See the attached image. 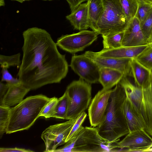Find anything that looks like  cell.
I'll list each match as a JSON object with an SVG mask.
<instances>
[{
    "label": "cell",
    "instance_id": "10",
    "mask_svg": "<svg viewBox=\"0 0 152 152\" xmlns=\"http://www.w3.org/2000/svg\"><path fill=\"white\" fill-rule=\"evenodd\" d=\"M80 78L91 84L99 82L100 67L83 54L74 55L69 65Z\"/></svg>",
    "mask_w": 152,
    "mask_h": 152
},
{
    "label": "cell",
    "instance_id": "22",
    "mask_svg": "<svg viewBox=\"0 0 152 152\" xmlns=\"http://www.w3.org/2000/svg\"><path fill=\"white\" fill-rule=\"evenodd\" d=\"M126 19L130 23L135 17L138 10L139 0H120Z\"/></svg>",
    "mask_w": 152,
    "mask_h": 152
},
{
    "label": "cell",
    "instance_id": "1",
    "mask_svg": "<svg viewBox=\"0 0 152 152\" xmlns=\"http://www.w3.org/2000/svg\"><path fill=\"white\" fill-rule=\"evenodd\" d=\"M23 36V56L17 74L21 83L31 90L60 83L67 75L68 64L50 34L32 27L24 31Z\"/></svg>",
    "mask_w": 152,
    "mask_h": 152
},
{
    "label": "cell",
    "instance_id": "28",
    "mask_svg": "<svg viewBox=\"0 0 152 152\" xmlns=\"http://www.w3.org/2000/svg\"><path fill=\"white\" fill-rule=\"evenodd\" d=\"M87 114L84 111L77 117L66 140V143L74 138L83 128L82 125L86 117Z\"/></svg>",
    "mask_w": 152,
    "mask_h": 152
},
{
    "label": "cell",
    "instance_id": "6",
    "mask_svg": "<svg viewBox=\"0 0 152 152\" xmlns=\"http://www.w3.org/2000/svg\"><path fill=\"white\" fill-rule=\"evenodd\" d=\"M104 9L94 31L102 35L124 32L130 23L126 19L120 0H102Z\"/></svg>",
    "mask_w": 152,
    "mask_h": 152
},
{
    "label": "cell",
    "instance_id": "13",
    "mask_svg": "<svg viewBox=\"0 0 152 152\" xmlns=\"http://www.w3.org/2000/svg\"><path fill=\"white\" fill-rule=\"evenodd\" d=\"M151 137L145 130H140L129 132L122 140L115 143L122 148L145 150L152 148Z\"/></svg>",
    "mask_w": 152,
    "mask_h": 152
},
{
    "label": "cell",
    "instance_id": "8",
    "mask_svg": "<svg viewBox=\"0 0 152 152\" xmlns=\"http://www.w3.org/2000/svg\"><path fill=\"white\" fill-rule=\"evenodd\" d=\"M96 31L84 30L79 32L62 35L58 38L56 44L62 50L71 53L83 50L97 38Z\"/></svg>",
    "mask_w": 152,
    "mask_h": 152
},
{
    "label": "cell",
    "instance_id": "29",
    "mask_svg": "<svg viewBox=\"0 0 152 152\" xmlns=\"http://www.w3.org/2000/svg\"><path fill=\"white\" fill-rule=\"evenodd\" d=\"M143 34L148 42L152 37V9L145 20L140 23Z\"/></svg>",
    "mask_w": 152,
    "mask_h": 152
},
{
    "label": "cell",
    "instance_id": "12",
    "mask_svg": "<svg viewBox=\"0 0 152 152\" xmlns=\"http://www.w3.org/2000/svg\"><path fill=\"white\" fill-rule=\"evenodd\" d=\"M83 54L100 67L108 68L117 70L122 73L124 76H132L131 65L133 58L103 57L97 55L94 52L91 51H86Z\"/></svg>",
    "mask_w": 152,
    "mask_h": 152
},
{
    "label": "cell",
    "instance_id": "7",
    "mask_svg": "<svg viewBox=\"0 0 152 152\" xmlns=\"http://www.w3.org/2000/svg\"><path fill=\"white\" fill-rule=\"evenodd\" d=\"M91 84L80 78L67 87L69 105L66 120L75 119L88 108L91 99Z\"/></svg>",
    "mask_w": 152,
    "mask_h": 152
},
{
    "label": "cell",
    "instance_id": "16",
    "mask_svg": "<svg viewBox=\"0 0 152 152\" xmlns=\"http://www.w3.org/2000/svg\"><path fill=\"white\" fill-rule=\"evenodd\" d=\"M7 84L9 86L8 90L0 103V105L10 107L17 104L23 100L25 96L31 90L21 83L17 84Z\"/></svg>",
    "mask_w": 152,
    "mask_h": 152
},
{
    "label": "cell",
    "instance_id": "34",
    "mask_svg": "<svg viewBox=\"0 0 152 152\" xmlns=\"http://www.w3.org/2000/svg\"><path fill=\"white\" fill-rule=\"evenodd\" d=\"M68 3L72 11L77 8L80 4L87 0H66Z\"/></svg>",
    "mask_w": 152,
    "mask_h": 152
},
{
    "label": "cell",
    "instance_id": "3",
    "mask_svg": "<svg viewBox=\"0 0 152 152\" xmlns=\"http://www.w3.org/2000/svg\"><path fill=\"white\" fill-rule=\"evenodd\" d=\"M119 83L126 97L143 125L145 130L152 137V70L148 78L141 87L134 84L128 77L124 76Z\"/></svg>",
    "mask_w": 152,
    "mask_h": 152
},
{
    "label": "cell",
    "instance_id": "21",
    "mask_svg": "<svg viewBox=\"0 0 152 152\" xmlns=\"http://www.w3.org/2000/svg\"><path fill=\"white\" fill-rule=\"evenodd\" d=\"M131 77L137 86L142 87L148 78L150 71L138 63L135 59H132L131 65Z\"/></svg>",
    "mask_w": 152,
    "mask_h": 152
},
{
    "label": "cell",
    "instance_id": "41",
    "mask_svg": "<svg viewBox=\"0 0 152 152\" xmlns=\"http://www.w3.org/2000/svg\"><path fill=\"white\" fill-rule=\"evenodd\" d=\"M42 1H52L53 0H42Z\"/></svg>",
    "mask_w": 152,
    "mask_h": 152
},
{
    "label": "cell",
    "instance_id": "20",
    "mask_svg": "<svg viewBox=\"0 0 152 152\" xmlns=\"http://www.w3.org/2000/svg\"><path fill=\"white\" fill-rule=\"evenodd\" d=\"M124 110L129 132L144 129V126L133 108L131 102L126 97Z\"/></svg>",
    "mask_w": 152,
    "mask_h": 152
},
{
    "label": "cell",
    "instance_id": "35",
    "mask_svg": "<svg viewBox=\"0 0 152 152\" xmlns=\"http://www.w3.org/2000/svg\"><path fill=\"white\" fill-rule=\"evenodd\" d=\"M8 85L7 83H4L1 81L0 83V103H1L3 99L7 93L8 89Z\"/></svg>",
    "mask_w": 152,
    "mask_h": 152
},
{
    "label": "cell",
    "instance_id": "32",
    "mask_svg": "<svg viewBox=\"0 0 152 152\" xmlns=\"http://www.w3.org/2000/svg\"><path fill=\"white\" fill-rule=\"evenodd\" d=\"M7 69L8 68L6 67L2 68L1 81H5L9 84H17L21 83L19 79L13 77L8 71Z\"/></svg>",
    "mask_w": 152,
    "mask_h": 152
},
{
    "label": "cell",
    "instance_id": "2",
    "mask_svg": "<svg viewBox=\"0 0 152 152\" xmlns=\"http://www.w3.org/2000/svg\"><path fill=\"white\" fill-rule=\"evenodd\" d=\"M126 95L121 84L112 89L104 118L96 127L100 135L110 144L129 132L124 110Z\"/></svg>",
    "mask_w": 152,
    "mask_h": 152
},
{
    "label": "cell",
    "instance_id": "18",
    "mask_svg": "<svg viewBox=\"0 0 152 152\" xmlns=\"http://www.w3.org/2000/svg\"><path fill=\"white\" fill-rule=\"evenodd\" d=\"M124 75L116 70L108 68L101 67L99 69V82L104 90H109L120 82Z\"/></svg>",
    "mask_w": 152,
    "mask_h": 152
},
{
    "label": "cell",
    "instance_id": "30",
    "mask_svg": "<svg viewBox=\"0 0 152 152\" xmlns=\"http://www.w3.org/2000/svg\"><path fill=\"white\" fill-rule=\"evenodd\" d=\"M139 1V7L136 17L140 23L145 20L152 9V4L146 3Z\"/></svg>",
    "mask_w": 152,
    "mask_h": 152
},
{
    "label": "cell",
    "instance_id": "17",
    "mask_svg": "<svg viewBox=\"0 0 152 152\" xmlns=\"http://www.w3.org/2000/svg\"><path fill=\"white\" fill-rule=\"evenodd\" d=\"M66 18L75 29L81 31L89 28L87 3L80 4Z\"/></svg>",
    "mask_w": 152,
    "mask_h": 152
},
{
    "label": "cell",
    "instance_id": "11",
    "mask_svg": "<svg viewBox=\"0 0 152 152\" xmlns=\"http://www.w3.org/2000/svg\"><path fill=\"white\" fill-rule=\"evenodd\" d=\"M112 89L99 91L88 107V115L91 126L97 127L103 121Z\"/></svg>",
    "mask_w": 152,
    "mask_h": 152
},
{
    "label": "cell",
    "instance_id": "33",
    "mask_svg": "<svg viewBox=\"0 0 152 152\" xmlns=\"http://www.w3.org/2000/svg\"><path fill=\"white\" fill-rule=\"evenodd\" d=\"M34 151L29 149H26L22 148H0V152H32Z\"/></svg>",
    "mask_w": 152,
    "mask_h": 152
},
{
    "label": "cell",
    "instance_id": "36",
    "mask_svg": "<svg viewBox=\"0 0 152 152\" xmlns=\"http://www.w3.org/2000/svg\"><path fill=\"white\" fill-rule=\"evenodd\" d=\"M142 1L145 3L152 4V0H139Z\"/></svg>",
    "mask_w": 152,
    "mask_h": 152
},
{
    "label": "cell",
    "instance_id": "37",
    "mask_svg": "<svg viewBox=\"0 0 152 152\" xmlns=\"http://www.w3.org/2000/svg\"><path fill=\"white\" fill-rule=\"evenodd\" d=\"M12 1H15L19 2L20 3H23L24 1H29L31 0H10Z\"/></svg>",
    "mask_w": 152,
    "mask_h": 152
},
{
    "label": "cell",
    "instance_id": "24",
    "mask_svg": "<svg viewBox=\"0 0 152 152\" xmlns=\"http://www.w3.org/2000/svg\"><path fill=\"white\" fill-rule=\"evenodd\" d=\"M69 105L68 99L66 91L63 96L58 99L55 112L52 117L66 119Z\"/></svg>",
    "mask_w": 152,
    "mask_h": 152
},
{
    "label": "cell",
    "instance_id": "25",
    "mask_svg": "<svg viewBox=\"0 0 152 152\" xmlns=\"http://www.w3.org/2000/svg\"><path fill=\"white\" fill-rule=\"evenodd\" d=\"M134 59L147 69L152 70V45H148Z\"/></svg>",
    "mask_w": 152,
    "mask_h": 152
},
{
    "label": "cell",
    "instance_id": "4",
    "mask_svg": "<svg viewBox=\"0 0 152 152\" xmlns=\"http://www.w3.org/2000/svg\"><path fill=\"white\" fill-rule=\"evenodd\" d=\"M50 99L42 94L30 96L11 108L6 133L10 134L29 129L39 117Z\"/></svg>",
    "mask_w": 152,
    "mask_h": 152
},
{
    "label": "cell",
    "instance_id": "38",
    "mask_svg": "<svg viewBox=\"0 0 152 152\" xmlns=\"http://www.w3.org/2000/svg\"><path fill=\"white\" fill-rule=\"evenodd\" d=\"M5 3L4 0H0V6H4Z\"/></svg>",
    "mask_w": 152,
    "mask_h": 152
},
{
    "label": "cell",
    "instance_id": "9",
    "mask_svg": "<svg viewBox=\"0 0 152 152\" xmlns=\"http://www.w3.org/2000/svg\"><path fill=\"white\" fill-rule=\"evenodd\" d=\"M76 119L50 126L44 131L41 138L45 146L44 152H54L58 146L65 144Z\"/></svg>",
    "mask_w": 152,
    "mask_h": 152
},
{
    "label": "cell",
    "instance_id": "31",
    "mask_svg": "<svg viewBox=\"0 0 152 152\" xmlns=\"http://www.w3.org/2000/svg\"><path fill=\"white\" fill-rule=\"evenodd\" d=\"M58 99L54 97L50 98L49 102L45 105L39 115L45 118L52 117L54 114Z\"/></svg>",
    "mask_w": 152,
    "mask_h": 152
},
{
    "label": "cell",
    "instance_id": "19",
    "mask_svg": "<svg viewBox=\"0 0 152 152\" xmlns=\"http://www.w3.org/2000/svg\"><path fill=\"white\" fill-rule=\"evenodd\" d=\"M89 28L94 31L97 24L103 12L102 0H87Z\"/></svg>",
    "mask_w": 152,
    "mask_h": 152
},
{
    "label": "cell",
    "instance_id": "15",
    "mask_svg": "<svg viewBox=\"0 0 152 152\" xmlns=\"http://www.w3.org/2000/svg\"><path fill=\"white\" fill-rule=\"evenodd\" d=\"M148 45L136 46H122L112 49H103L95 53L101 56L116 58H134L143 51Z\"/></svg>",
    "mask_w": 152,
    "mask_h": 152
},
{
    "label": "cell",
    "instance_id": "14",
    "mask_svg": "<svg viewBox=\"0 0 152 152\" xmlns=\"http://www.w3.org/2000/svg\"><path fill=\"white\" fill-rule=\"evenodd\" d=\"M148 45L141 30L140 23L135 17L124 33L122 41L123 46H136Z\"/></svg>",
    "mask_w": 152,
    "mask_h": 152
},
{
    "label": "cell",
    "instance_id": "40",
    "mask_svg": "<svg viewBox=\"0 0 152 152\" xmlns=\"http://www.w3.org/2000/svg\"><path fill=\"white\" fill-rule=\"evenodd\" d=\"M152 152V148L147 149L145 150V152Z\"/></svg>",
    "mask_w": 152,
    "mask_h": 152
},
{
    "label": "cell",
    "instance_id": "26",
    "mask_svg": "<svg viewBox=\"0 0 152 152\" xmlns=\"http://www.w3.org/2000/svg\"><path fill=\"white\" fill-rule=\"evenodd\" d=\"M11 108L0 105V138H1L6 131L8 124Z\"/></svg>",
    "mask_w": 152,
    "mask_h": 152
},
{
    "label": "cell",
    "instance_id": "23",
    "mask_svg": "<svg viewBox=\"0 0 152 152\" xmlns=\"http://www.w3.org/2000/svg\"><path fill=\"white\" fill-rule=\"evenodd\" d=\"M124 32L108 35H102L103 49H112L123 46L122 41Z\"/></svg>",
    "mask_w": 152,
    "mask_h": 152
},
{
    "label": "cell",
    "instance_id": "27",
    "mask_svg": "<svg viewBox=\"0 0 152 152\" xmlns=\"http://www.w3.org/2000/svg\"><path fill=\"white\" fill-rule=\"evenodd\" d=\"M20 54L19 53L10 56L0 55V64L2 68H9L12 66H17L19 68L21 64L20 60Z\"/></svg>",
    "mask_w": 152,
    "mask_h": 152
},
{
    "label": "cell",
    "instance_id": "39",
    "mask_svg": "<svg viewBox=\"0 0 152 152\" xmlns=\"http://www.w3.org/2000/svg\"><path fill=\"white\" fill-rule=\"evenodd\" d=\"M148 45H152V37L148 41Z\"/></svg>",
    "mask_w": 152,
    "mask_h": 152
},
{
    "label": "cell",
    "instance_id": "5",
    "mask_svg": "<svg viewBox=\"0 0 152 152\" xmlns=\"http://www.w3.org/2000/svg\"><path fill=\"white\" fill-rule=\"evenodd\" d=\"M119 146L110 144L99 134L96 127H83L73 139L66 142L62 147L55 152H114Z\"/></svg>",
    "mask_w": 152,
    "mask_h": 152
}]
</instances>
